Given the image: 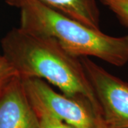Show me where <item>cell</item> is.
Returning <instances> with one entry per match:
<instances>
[{
  "label": "cell",
  "mask_w": 128,
  "mask_h": 128,
  "mask_svg": "<svg viewBox=\"0 0 128 128\" xmlns=\"http://www.w3.org/2000/svg\"><path fill=\"white\" fill-rule=\"evenodd\" d=\"M2 58H3V56H2V55H0V60L2 59Z\"/></svg>",
  "instance_id": "cell-10"
},
{
  "label": "cell",
  "mask_w": 128,
  "mask_h": 128,
  "mask_svg": "<svg viewBox=\"0 0 128 128\" xmlns=\"http://www.w3.org/2000/svg\"><path fill=\"white\" fill-rule=\"evenodd\" d=\"M16 75L17 74L14 69L3 57L2 59L0 60V88L4 86Z\"/></svg>",
  "instance_id": "cell-9"
},
{
  "label": "cell",
  "mask_w": 128,
  "mask_h": 128,
  "mask_svg": "<svg viewBox=\"0 0 128 128\" xmlns=\"http://www.w3.org/2000/svg\"><path fill=\"white\" fill-rule=\"evenodd\" d=\"M16 7L22 0H5ZM42 4L89 27L100 29V13L96 0H38Z\"/></svg>",
  "instance_id": "cell-6"
},
{
  "label": "cell",
  "mask_w": 128,
  "mask_h": 128,
  "mask_svg": "<svg viewBox=\"0 0 128 128\" xmlns=\"http://www.w3.org/2000/svg\"><path fill=\"white\" fill-rule=\"evenodd\" d=\"M109 128H128V83L90 59L80 58Z\"/></svg>",
  "instance_id": "cell-4"
},
{
  "label": "cell",
  "mask_w": 128,
  "mask_h": 128,
  "mask_svg": "<svg viewBox=\"0 0 128 128\" xmlns=\"http://www.w3.org/2000/svg\"><path fill=\"white\" fill-rule=\"evenodd\" d=\"M21 79L36 112L47 113L76 128H109L100 113L86 99L58 93L39 78Z\"/></svg>",
  "instance_id": "cell-3"
},
{
  "label": "cell",
  "mask_w": 128,
  "mask_h": 128,
  "mask_svg": "<svg viewBox=\"0 0 128 128\" xmlns=\"http://www.w3.org/2000/svg\"><path fill=\"white\" fill-rule=\"evenodd\" d=\"M19 28L51 37L70 55L96 57L121 67L128 63V35L112 36L47 6L38 0H22Z\"/></svg>",
  "instance_id": "cell-2"
},
{
  "label": "cell",
  "mask_w": 128,
  "mask_h": 128,
  "mask_svg": "<svg viewBox=\"0 0 128 128\" xmlns=\"http://www.w3.org/2000/svg\"><path fill=\"white\" fill-rule=\"evenodd\" d=\"M0 128H39L38 117L17 75L0 92Z\"/></svg>",
  "instance_id": "cell-5"
},
{
  "label": "cell",
  "mask_w": 128,
  "mask_h": 128,
  "mask_svg": "<svg viewBox=\"0 0 128 128\" xmlns=\"http://www.w3.org/2000/svg\"><path fill=\"white\" fill-rule=\"evenodd\" d=\"M1 44L3 57L20 78L44 80L64 95L86 99L101 114L80 58L66 51L55 39L18 27L7 32Z\"/></svg>",
  "instance_id": "cell-1"
},
{
  "label": "cell",
  "mask_w": 128,
  "mask_h": 128,
  "mask_svg": "<svg viewBox=\"0 0 128 128\" xmlns=\"http://www.w3.org/2000/svg\"><path fill=\"white\" fill-rule=\"evenodd\" d=\"M4 86H5V85H4ZM4 86H2V88H0V92H1V90H2V88L4 87Z\"/></svg>",
  "instance_id": "cell-11"
},
{
  "label": "cell",
  "mask_w": 128,
  "mask_h": 128,
  "mask_svg": "<svg viewBox=\"0 0 128 128\" xmlns=\"http://www.w3.org/2000/svg\"><path fill=\"white\" fill-rule=\"evenodd\" d=\"M114 13L124 26L128 27V0H100Z\"/></svg>",
  "instance_id": "cell-7"
},
{
  "label": "cell",
  "mask_w": 128,
  "mask_h": 128,
  "mask_svg": "<svg viewBox=\"0 0 128 128\" xmlns=\"http://www.w3.org/2000/svg\"><path fill=\"white\" fill-rule=\"evenodd\" d=\"M36 112L38 117L39 128H76L47 113Z\"/></svg>",
  "instance_id": "cell-8"
}]
</instances>
